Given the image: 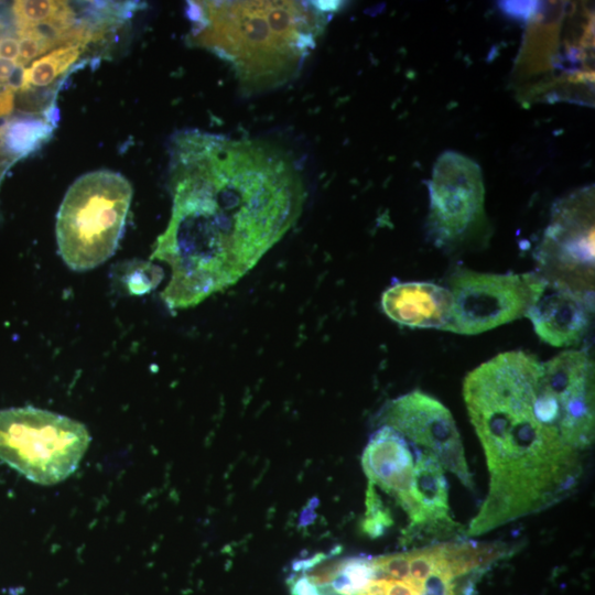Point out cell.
Listing matches in <instances>:
<instances>
[{"instance_id":"cell-1","label":"cell","mask_w":595,"mask_h":595,"mask_svg":"<svg viewBox=\"0 0 595 595\" xmlns=\"http://www.w3.org/2000/svg\"><path fill=\"white\" fill-rule=\"evenodd\" d=\"M169 167L171 217L150 258L170 267L161 298L182 310L246 275L298 220L305 191L289 154L260 140L180 131Z\"/></svg>"},{"instance_id":"cell-2","label":"cell","mask_w":595,"mask_h":595,"mask_svg":"<svg viewBox=\"0 0 595 595\" xmlns=\"http://www.w3.org/2000/svg\"><path fill=\"white\" fill-rule=\"evenodd\" d=\"M463 398L489 475L467 538L549 509L576 490L595 437L588 350H564L547 361L520 349L500 353L467 374Z\"/></svg>"},{"instance_id":"cell-3","label":"cell","mask_w":595,"mask_h":595,"mask_svg":"<svg viewBox=\"0 0 595 595\" xmlns=\"http://www.w3.org/2000/svg\"><path fill=\"white\" fill-rule=\"evenodd\" d=\"M333 1H190L187 42L226 60L246 91L298 75L315 47Z\"/></svg>"},{"instance_id":"cell-4","label":"cell","mask_w":595,"mask_h":595,"mask_svg":"<svg viewBox=\"0 0 595 595\" xmlns=\"http://www.w3.org/2000/svg\"><path fill=\"white\" fill-rule=\"evenodd\" d=\"M511 554L501 541H435L377 556L327 559L300 571L318 595H473L483 575Z\"/></svg>"},{"instance_id":"cell-5","label":"cell","mask_w":595,"mask_h":595,"mask_svg":"<svg viewBox=\"0 0 595 595\" xmlns=\"http://www.w3.org/2000/svg\"><path fill=\"white\" fill-rule=\"evenodd\" d=\"M368 484L391 496L408 518L405 544L448 540L461 529L450 513L446 469L430 452L387 425L370 435L361 456Z\"/></svg>"},{"instance_id":"cell-6","label":"cell","mask_w":595,"mask_h":595,"mask_svg":"<svg viewBox=\"0 0 595 595\" xmlns=\"http://www.w3.org/2000/svg\"><path fill=\"white\" fill-rule=\"evenodd\" d=\"M133 190L120 173L97 170L67 190L56 215L61 258L74 271H88L112 257L122 238Z\"/></svg>"},{"instance_id":"cell-7","label":"cell","mask_w":595,"mask_h":595,"mask_svg":"<svg viewBox=\"0 0 595 595\" xmlns=\"http://www.w3.org/2000/svg\"><path fill=\"white\" fill-rule=\"evenodd\" d=\"M90 440L83 423L48 410L31 405L0 410V459L36 484L69 477Z\"/></svg>"},{"instance_id":"cell-8","label":"cell","mask_w":595,"mask_h":595,"mask_svg":"<svg viewBox=\"0 0 595 595\" xmlns=\"http://www.w3.org/2000/svg\"><path fill=\"white\" fill-rule=\"evenodd\" d=\"M544 282L538 272L485 273L458 269L448 279L453 307L445 332L476 335L523 317Z\"/></svg>"},{"instance_id":"cell-9","label":"cell","mask_w":595,"mask_h":595,"mask_svg":"<svg viewBox=\"0 0 595 595\" xmlns=\"http://www.w3.org/2000/svg\"><path fill=\"white\" fill-rule=\"evenodd\" d=\"M537 253L542 278L594 295V209L589 192L572 195L554 207Z\"/></svg>"},{"instance_id":"cell-10","label":"cell","mask_w":595,"mask_h":595,"mask_svg":"<svg viewBox=\"0 0 595 595\" xmlns=\"http://www.w3.org/2000/svg\"><path fill=\"white\" fill-rule=\"evenodd\" d=\"M377 423L435 455L446 472L473 488L458 429L451 411L437 399L420 390L411 391L386 403Z\"/></svg>"},{"instance_id":"cell-11","label":"cell","mask_w":595,"mask_h":595,"mask_svg":"<svg viewBox=\"0 0 595 595\" xmlns=\"http://www.w3.org/2000/svg\"><path fill=\"white\" fill-rule=\"evenodd\" d=\"M429 228L434 241L448 245L464 238L484 216V184L478 165L446 152L429 183Z\"/></svg>"},{"instance_id":"cell-12","label":"cell","mask_w":595,"mask_h":595,"mask_svg":"<svg viewBox=\"0 0 595 595\" xmlns=\"http://www.w3.org/2000/svg\"><path fill=\"white\" fill-rule=\"evenodd\" d=\"M593 312L594 295L545 280L526 316L541 340L554 347H571L587 333Z\"/></svg>"},{"instance_id":"cell-13","label":"cell","mask_w":595,"mask_h":595,"mask_svg":"<svg viewBox=\"0 0 595 595\" xmlns=\"http://www.w3.org/2000/svg\"><path fill=\"white\" fill-rule=\"evenodd\" d=\"M381 306L389 318L401 325L445 331L453 299L447 288L433 282H399L382 293Z\"/></svg>"},{"instance_id":"cell-14","label":"cell","mask_w":595,"mask_h":595,"mask_svg":"<svg viewBox=\"0 0 595 595\" xmlns=\"http://www.w3.org/2000/svg\"><path fill=\"white\" fill-rule=\"evenodd\" d=\"M56 123L57 109L8 119L1 128V149L14 162L23 159L50 140Z\"/></svg>"},{"instance_id":"cell-15","label":"cell","mask_w":595,"mask_h":595,"mask_svg":"<svg viewBox=\"0 0 595 595\" xmlns=\"http://www.w3.org/2000/svg\"><path fill=\"white\" fill-rule=\"evenodd\" d=\"M89 46L75 44L50 51L34 60L23 71L21 93H53L66 75L74 69Z\"/></svg>"},{"instance_id":"cell-16","label":"cell","mask_w":595,"mask_h":595,"mask_svg":"<svg viewBox=\"0 0 595 595\" xmlns=\"http://www.w3.org/2000/svg\"><path fill=\"white\" fill-rule=\"evenodd\" d=\"M123 283L132 295H141L155 289L162 280L160 267L150 261H132L123 264Z\"/></svg>"},{"instance_id":"cell-17","label":"cell","mask_w":595,"mask_h":595,"mask_svg":"<svg viewBox=\"0 0 595 595\" xmlns=\"http://www.w3.org/2000/svg\"><path fill=\"white\" fill-rule=\"evenodd\" d=\"M501 11L510 18L528 20L539 11L537 1H502L499 2Z\"/></svg>"}]
</instances>
